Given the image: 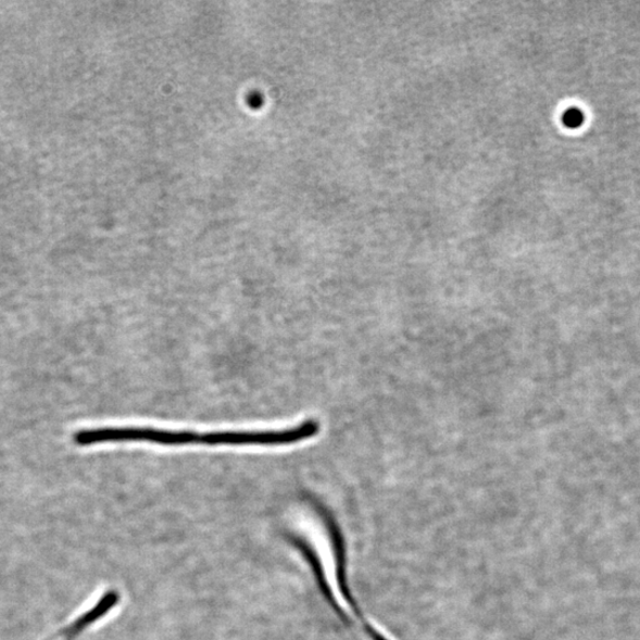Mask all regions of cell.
Returning <instances> with one entry per match:
<instances>
[{
  "mask_svg": "<svg viewBox=\"0 0 640 640\" xmlns=\"http://www.w3.org/2000/svg\"><path fill=\"white\" fill-rule=\"evenodd\" d=\"M319 430L321 425L316 421H308L284 430H225L211 434L150 427H102L78 430L73 441L81 448L128 441L152 442L163 447H281L316 437Z\"/></svg>",
  "mask_w": 640,
  "mask_h": 640,
  "instance_id": "cell-1",
  "label": "cell"
},
{
  "mask_svg": "<svg viewBox=\"0 0 640 640\" xmlns=\"http://www.w3.org/2000/svg\"><path fill=\"white\" fill-rule=\"evenodd\" d=\"M120 594L114 591L103 594L97 605L81 613L80 616H77V618H74L67 625H64L49 640H74L78 635L89 628L90 625L99 622L103 616L109 615L110 611L120 603Z\"/></svg>",
  "mask_w": 640,
  "mask_h": 640,
  "instance_id": "cell-2",
  "label": "cell"
},
{
  "mask_svg": "<svg viewBox=\"0 0 640 640\" xmlns=\"http://www.w3.org/2000/svg\"><path fill=\"white\" fill-rule=\"evenodd\" d=\"M296 544L298 545L299 550L305 554L309 563L311 564L313 572L316 574L317 581L319 583L321 590L326 600L330 603L332 608L336 611L339 618H341L344 623H348V617L346 613L338 606L336 603V599L330 590L328 581H326L324 569L322 568L321 561L316 554V552L312 551V548L304 542L302 539L294 538Z\"/></svg>",
  "mask_w": 640,
  "mask_h": 640,
  "instance_id": "cell-3",
  "label": "cell"
},
{
  "mask_svg": "<svg viewBox=\"0 0 640 640\" xmlns=\"http://www.w3.org/2000/svg\"><path fill=\"white\" fill-rule=\"evenodd\" d=\"M585 114L578 109H570L564 113L563 123L568 128H578L583 124Z\"/></svg>",
  "mask_w": 640,
  "mask_h": 640,
  "instance_id": "cell-4",
  "label": "cell"
}]
</instances>
